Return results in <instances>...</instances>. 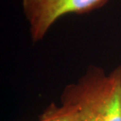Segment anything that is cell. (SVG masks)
<instances>
[{"label":"cell","instance_id":"3957f363","mask_svg":"<svg viewBox=\"0 0 121 121\" xmlns=\"http://www.w3.org/2000/svg\"><path fill=\"white\" fill-rule=\"evenodd\" d=\"M38 121H81L77 110L69 104L51 103L40 116Z\"/></svg>","mask_w":121,"mask_h":121},{"label":"cell","instance_id":"6da1fadb","mask_svg":"<svg viewBox=\"0 0 121 121\" xmlns=\"http://www.w3.org/2000/svg\"><path fill=\"white\" fill-rule=\"evenodd\" d=\"M61 102L73 106L81 121H121V65L108 73L91 65L66 86Z\"/></svg>","mask_w":121,"mask_h":121},{"label":"cell","instance_id":"7a4b0ae2","mask_svg":"<svg viewBox=\"0 0 121 121\" xmlns=\"http://www.w3.org/2000/svg\"><path fill=\"white\" fill-rule=\"evenodd\" d=\"M109 0H21L33 43L39 42L62 17L83 15L103 7Z\"/></svg>","mask_w":121,"mask_h":121}]
</instances>
